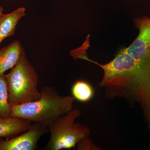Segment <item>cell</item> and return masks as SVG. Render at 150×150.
<instances>
[{"mask_svg": "<svg viewBox=\"0 0 150 150\" xmlns=\"http://www.w3.org/2000/svg\"><path fill=\"white\" fill-rule=\"evenodd\" d=\"M4 76L8 87L9 102L12 107L40 98L38 75L25 51L11 71Z\"/></svg>", "mask_w": 150, "mask_h": 150, "instance_id": "3957f363", "label": "cell"}, {"mask_svg": "<svg viewBox=\"0 0 150 150\" xmlns=\"http://www.w3.org/2000/svg\"><path fill=\"white\" fill-rule=\"evenodd\" d=\"M24 49L19 40H15L0 49V76L12 69L18 61Z\"/></svg>", "mask_w": 150, "mask_h": 150, "instance_id": "52a82bcc", "label": "cell"}, {"mask_svg": "<svg viewBox=\"0 0 150 150\" xmlns=\"http://www.w3.org/2000/svg\"><path fill=\"white\" fill-rule=\"evenodd\" d=\"M3 11H4V9H3L2 7L0 6V17L3 14Z\"/></svg>", "mask_w": 150, "mask_h": 150, "instance_id": "7c38bea8", "label": "cell"}, {"mask_svg": "<svg viewBox=\"0 0 150 150\" xmlns=\"http://www.w3.org/2000/svg\"><path fill=\"white\" fill-rule=\"evenodd\" d=\"M134 22L139 30L138 36L111 61L99 64L88 57L85 60L103 70L98 86L104 89L105 97L124 100L130 106L139 105L150 128V17L137 18Z\"/></svg>", "mask_w": 150, "mask_h": 150, "instance_id": "6da1fadb", "label": "cell"}, {"mask_svg": "<svg viewBox=\"0 0 150 150\" xmlns=\"http://www.w3.org/2000/svg\"><path fill=\"white\" fill-rule=\"evenodd\" d=\"M40 94L36 101L13 106L10 116L40 122L48 128L58 118L74 108L76 100L72 96L61 95L53 87L44 86Z\"/></svg>", "mask_w": 150, "mask_h": 150, "instance_id": "7a4b0ae2", "label": "cell"}, {"mask_svg": "<svg viewBox=\"0 0 150 150\" xmlns=\"http://www.w3.org/2000/svg\"><path fill=\"white\" fill-rule=\"evenodd\" d=\"M81 113L78 108H73L50 125L48 130L51 137L43 149H74L81 140L89 137L91 131L88 127L75 122Z\"/></svg>", "mask_w": 150, "mask_h": 150, "instance_id": "277c9868", "label": "cell"}, {"mask_svg": "<svg viewBox=\"0 0 150 150\" xmlns=\"http://www.w3.org/2000/svg\"><path fill=\"white\" fill-rule=\"evenodd\" d=\"M25 9L20 7L0 17V44L5 38L14 35L17 25L25 15Z\"/></svg>", "mask_w": 150, "mask_h": 150, "instance_id": "ba28073f", "label": "cell"}, {"mask_svg": "<svg viewBox=\"0 0 150 150\" xmlns=\"http://www.w3.org/2000/svg\"><path fill=\"white\" fill-rule=\"evenodd\" d=\"M48 132L46 125L33 122L27 131L14 138L6 140L0 138V150H35L40 138Z\"/></svg>", "mask_w": 150, "mask_h": 150, "instance_id": "5b68a950", "label": "cell"}, {"mask_svg": "<svg viewBox=\"0 0 150 150\" xmlns=\"http://www.w3.org/2000/svg\"><path fill=\"white\" fill-rule=\"evenodd\" d=\"M12 106L9 102L8 87L4 76H0V118L10 116Z\"/></svg>", "mask_w": 150, "mask_h": 150, "instance_id": "30bf717a", "label": "cell"}, {"mask_svg": "<svg viewBox=\"0 0 150 150\" xmlns=\"http://www.w3.org/2000/svg\"><path fill=\"white\" fill-rule=\"evenodd\" d=\"M33 122L17 117L0 118V138L12 139L27 131Z\"/></svg>", "mask_w": 150, "mask_h": 150, "instance_id": "8992f818", "label": "cell"}, {"mask_svg": "<svg viewBox=\"0 0 150 150\" xmlns=\"http://www.w3.org/2000/svg\"><path fill=\"white\" fill-rule=\"evenodd\" d=\"M77 150H100V148L98 147L90 139L89 137H86L81 140L76 145Z\"/></svg>", "mask_w": 150, "mask_h": 150, "instance_id": "8fae6325", "label": "cell"}, {"mask_svg": "<svg viewBox=\"0 0 150 150\" xmlns=\"http://www.w3.org/2000/svg\"><path fill=\"white\" fill-rule=\"evenodd\" d=\"M71 90L73 97L81 102H88L93 98L95 95L93 86L84 80L76 81L73 84Z\"/></svg>", "mask_w": 150, "mask_h": 150, "instance_id": "9c48e42d", "label": "cell"}]
</instances>
